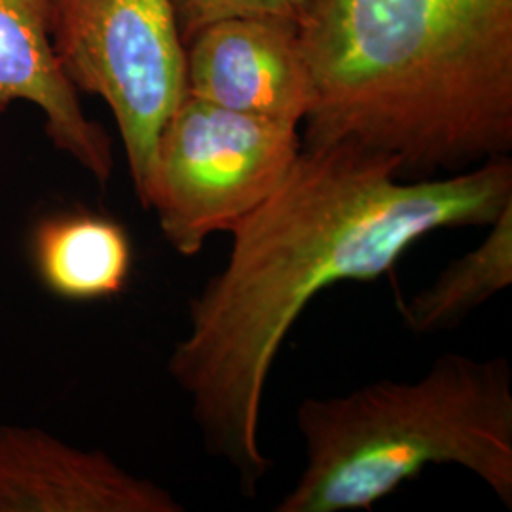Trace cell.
Wrapping results in <instances>:
<instances>
[{
    "mask_svg": "<svg viewBox=\"0 0 512 512\" xmlns=\"http://www.w3.org/2000/svg\"><path fill=\"white\" fill-rule=\"evenodd\" d=\"M512 203L511 156L404 181L393 160L336 143L304 147L274 194L236 224L230 253L190 300L167 370L190 401L203 446L256 497L272 459L262 404L287 336L340 283L391 274L421 239L488 228Z\"/></svg>",
    "mask_w": 512,
    "mask_h": 512,
    "instance_id": "1",
    "label": "cell"
},
{
    "mask_svg": "<svg viewBox=\"0 0 512 512\" xmlns=\"http://www.w3.org/2000/svg\"><path fill=\"white\" fill-rule=\"evenodd\" d=\"M304 147L348 143L404 181L512 150V0H304Z\"/></svg>",
    "mask_w": 512,
    "mask_h": 512,
    "instance_id": "2",
    "label": "cell"
},
{
    "mask_svg": "<svg viewBox=\"0 0 512 512\" xmlns=\"http://www.w3.org/2000/svg\"><path fill=\"white\" fill-rule=\"evenodd\" d=\"M294 423L304 467L275 512L372 511L431 465L480 478L512 509V368L442 353L416 380L308 397Z\"/></svg>",
    "mask_w": 512,
    "mask_h": 512,
    "instance_id": "3",
    "label": "cell"
},
{
    "mask_svg": "<svg viewBox=\"0 0 512 512\" xmlns=\"http://www.w3.org/2000/svg\"><path fill=\"white\" fill-rule=\"evenodd\" d=\"M300 150L298 128L186 93L160 133L141 205L173 251L196 256L274 194Z\"/></svg>",
    "mask_w": 512,
    "mask_h": 512,
    "instance_id": "4",
    "label": "cell"
},
{
    "mask_svg": "<svg viewBox=\"0 0 512 512\" xmlns=\"http://www.w3.org/2000/svg\"><path fill=\"white\" fill-rule=\"evenodd\" d=\"M59 67L101 97L120 131L139 203L169 116L186 95V46L171 0H48Z\"/></svg>",
    "mask_w": 512,
    "mask_h": 512,
    "instance_id": "5",
    "label": "cell"
},
{
    "mask_svg": "<svg viewBox=\"0 0 512 512\" xmlns=\"http://www.w3.org/2000/svg\"><path fill=\"white\" fill-rule=\"evenodd\" d=\"M186 93L298 128L313 84L296 21L234 16L205 25L186 42Z\"/></svg>",
    "mask_w": 512,
    "mask_h": 512,
    "instance_id": "6",
    "label": "cell"
},
{
    "mask_svg": "<svg viewBox=\"0 0 512 512\" xmlns=\"http://www.w3.org/2000/svg\"><path fill=\"white\" fill-rule=\"evenodd\" d=\"M162 486L97 450L0 427V512H181Z\"/></svg>",
    "mask_w": 512,
    "mask_h": 512,
    "instance_id": "7",
    "label": "cell"
},
{
    "mask_svg": "<svg viewBox=\"0 0 512 512\" xmlns=\"http://www.w3.org/2000/svg\"><path fill=\"white\" fill-rule=\"evenodd\" d=\"M14 101L38 107L55 148L99 183H109L112 143L107 131L84 114L78 90L59 67L48 0H0V114Z\"/></svg>",
    "mask_w": 512,
    "mask_h": 512,
    "instance_id": "8",
    "label": "cell"
},
{
    "mask_svg": "<svg viewBox=\"0 0 512 512\" xmlns=\"http://www.w3.org/2000/svg\"><path fill=\"white\" fill-rule=\"evenodd\" d=\"M33 260L50 293L65 300L90 302L126 289L133 251L120 222L90 211H73L38 224L33 234Z\"/></svg>",
    "mask_w": 512,
    "mask_h": 512,
    "instance_id": "9",
    "label": "cell"
},
{
    "mask_svg": "<svg viewBox=\"0 0 512 512\" xmlns=\"http://www.w3.org/2000/svg\"><path fill=\"white\" fill-rule=\"evenodd\" d=\"M511 285L512 203L475 249L452 260L429 287L401 302L399 311L414 334H437L456 329Z\"/></svg>",
    "mask_w": 512,
    "mask_h": 512,
    "instance_id": "10",
    "label": "cell"
},
{
    "mask_svg": "<svg viewBox=\"0 0 512 512\" xmlns=\"http://www.w3.org/2000/svg\"><path fill=\"white\" fill-rule=\"evenodd\" d=\"M184 46L202 27L234 16H268L291 19L300 16L304 0H171Z\"/></svg>",
    "mask_w": 512,
    "mask_h": 512,
    "instance_id": "11",
    "label": "cell"
}]
</instances>
